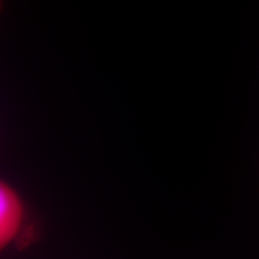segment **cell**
<instances>
[{
  "label": "cell",
  "instance_id": "1",
  "mask_svg": "<svg viewBox=\"0 0 259 259\" xmlns=\"http://www.w3.org/2000/svg\"><path fill=\"white\" fill-rule=\"evenodd\" d=\"M38 232L36 218L23 196L0 178V254L29 247L37 240Z\"/></svg>",
  "mask_w": 259,
  "mask_h": 259
},
{
  "label": "cell",
  "instance_id": "2",
  "mask_svg": "<svg viewBox=\"0 0 259 259\" xmlns=\"http://www.w3.org/2000/svg\"><path fill=\"white\" fill-rule=\"evenodd\" d=\"M0 10H2V0H0Z\"/></svg>",
  "mask_w": 259,
  "mask_h": 259
}]
</instances>
